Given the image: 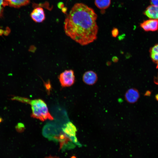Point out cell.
Listing matches in <instances>:
<instances>
[{
	"label": "cell",
	"instance_id": "7402d4cb",
	"mask_svg": "<svg viewBox=\"0 0 158 158\" xmlns=\"http://www.w3.org/2000/svg\"><path fill=\"white\" fill-rule=\"evenodd\" d=\"M155 98L158 101V94H156L155 96Z\"/></svg>",
	"mask_w": 158,
	"mask_h": 158
},
{
	"label": "cell",
	"instance_id": "5b68a950",
	"mask_svg": "<svg viewBox=\"0 0 158 158\" xmlns=\"http://www.w3.org/2000/svg\"><path fill=\"white\" fill-rule=\"evenodd\" d=\"M140 27L146 31H154L158 30V20L150 19L144 21L140 24Z\"/></svg>",
	"mask_w": 158,
	"mask_h": 158
},
{
	"label": "cell",
	"instance_id": "7a4b0ae2",
	"mask_svg": "<svg viewBox=\"0 0 158 158\" xmlns=\"http://www.w3.org/2000/svg\"><path fill=\"white\" fill-rule=\"evenodd\" d=\"M32 110L31 116L44 121L49 119L53 120V117L49 113L46 103L40 99H35L30 101Z\"/></svg>",
	"mask_w": 158,
	"mask_h": 158
},
{
	"label": "cell",
	"instance_id": "ba28073f",
	"mask_svg": "<svg viewBox=\"0 0 158 158\" xmlns=\"http://www.w3.org/2000/svg\"><path fill=\"white\" fill-rule=\"evenodd\" d=\"M63 131L71 138L78 142L75 136L77 129L75 126L71 122H69L66 124L63 129Z\"/></svg>",
	"mask_w": 158,
	"mask_h": 158
},
{
	"label": "cell",
	"instance_id": "4fadbf2b",
	"mask_svg": "<svg viewBox=\"0 0 158 158\" xmlns=\"http://www.w3.org/2000/svg\"><path fill=\"white\" fill-rule=\"evenodd\" d=\"M119 31L116 28H114L111 32L112 36L114 37H116L118 35Z\"/></svg>",
	"mask_w": 158,
	"mask_h": 158
},
{
	"label": "cell",
	"instance_id": "7c38bea8",
	"mask_svg": "<svg viewBox=\"0 0 158 158\" xmlns=\"http://www.w3.org/2000/svg\"><path fill=\"white\" fill-rule=\"evenodd\" d=\"M111 0H95L96 6L101 10L105 9L108 8L111 4Z\"/></svg>",
	"mask_w": 158,
	"mask_h": 158
},
{
	"label": "cell",
	"instance_id": "277c9868",
	"mask_svg": "<svg viewBox=\"0 0 158 158\" xmlns=\"http://www.w3.org/2000/svg\"><path fill=\"white\" fill-rule=\"evenodd\" d=\"M140 97V94L139 91L134 88H131L128 90L124 95L126 101L131 104L137 102Z\"/></svg>",
	"mask_w": 158,
	"mask_h": 158
},
{
	"label": "cell",
	"instance_id": "5bb4252c",
	"mask_svg": "<svg viewBox=\"0 0 158 158\" xmlns=\"http://www.w3.org/2000/svg\"><path fill=\"white\" fill-rule=\"evenodd\" d=\"M150 2L151 5L158 6V0H150Z\"/></svg>",
	"mask_w": 158,
	"mask_h": 158
},
{
	"label": "cell",
	"instance_id": "6da1fadb",
	"mask_svg": "<svg viewBox=\"0 0 158 158\" xmlns=\"http://www.w3.org/2000/svg\"><path fill=\"white\" fill-rule=\"evenodd\" d=\"M97 18V15L92 8L83 3H76L64 21L65 33L80 44L87 45L97 39L98 29Z\"/></svg>",
	"mask_w": 158,
	"mask_h": 158
},
{
	"label": "cell",
	"instance_id": "8992f818",
	"mask_svg": "<svg viewBox=\"0 0 158 158\" xmlns=\"http://www.w3.org/2000/svg\"><path fill=\"white\" fill-rule=\"evenodd\" d=\"M82 79L85 83L88 85H92L95 84L97 81L98 76L95 72L89 71L84 73Z\"/></svg>",
	"mask_w": 158,
	"mask_h": 158
},
{
	"label": "cell",
	"instance_id": "ac0fdd59",
	"mask_svg": "<svg viewBox=\"0 0 158 158\" xmlns=\"http://www.w3.org/2000/svg\"><path fill=\"white\" fill-rule=\"evenodd\" d=\"M151 94V92L149 90L147 91L145 94V96H150Z\"/></svg>",
	"mask_w": 158,
	"mask_h": 158
},
{
	"label": "cell",
	"instance_id": "ffe728a7",
	"mask_svg": "<svg viewBox=\"0 0 158 158\" xmlns=\"http://www.w3.org/2000/svg\"><path fill=\"white\" fill-rule=\"evenodd\" d=\"M3 6H0V16H1L3 12Z\"/></svg>",
	"mask_w": 158,
	"mask_h": 158
},
{
	"label": "cell",
	"instance_id": "30bf717a",
	"mask_svg": "<svg viewBox=\"0 0 158 158\" xmlns=\"http://www.w3.org/2000/svg\"><path fill=\"white\" fill-rule=\"evenodd\" d=\"M8 5L18 8L28 4L30 0H5Z\"/></svg>",
	"mask_w": 158,
	"mask_h": 158
},
{
	"label": "cell",
	"instance_id": "d6986e66",
	"mask_svg": "<svg viewBox=\"0 0 158 158\" xmlns=\"http://www.w3.org/2000/svg\"><path fill=\"white\" fill-rule=\"evenodd\" d=\"M113 61L114 62H116L118 61V59L117 57L114 56V57L112 59Z\"/></svg>",
	"mask_w": 158,
	"mask_h": 158
},
{
	"label": "cell",
	"instance_id": "3957f363",
	"mask_svg": "<svg viewBox=\"0 0 158 158\" xmlns=\"http://www.w3.org/2000/svg\"><path fill=\"white\" fill-rule=\"evenodd\" d=\"M59 79L62 87L71 86L75 82L74 72L72 70H66L60 73L59 76Z\"/></svg>",
	"mask_w": 158,
	"mask_h": 158
},
{
	"label": "cell",
	"instance_id": "e0dca14e",
	"mask_svg": "<svg viewBox=\"0 0 158 158\" xmlns=\"http://www.w3.org/2000/svg\"><path fill=\"white\" fill-rule=\"evenodd\" d=\"M154 82L155 84L158 85V74L157 76L154 78Z\"/></svg>",
	"mask_w": 158,
	"mask_h": 158
},
{
	"label": "cell",
	"instance_id": "8fae6325",
	"mask_svg": "<svg viewBox=\"0 0 158 158\" xmlns=\"http://www.w3.org/2000/svg\"><path fill=\"white\" fill-rule=\"evenodd\" d=\"M150 52L151 58L156 64L157 68H158V44L151 48Z\"/></svg>",
	"mask_w": 158,
	"mask_h": 158
},
{
	"label": "cell",
	"instance_id": "9c48e42d",
	"mask_svg": "<svg viewBox=\"0 0 158 158\" xmlns=\"http://www.w3.org/2000/svg\"><path fill=\"white\" fill-rule=\"evenodd\" d=\"M143 14L150 19L158 20V6L150 5L146 8Z\"/></svg>",
	"mask_w": 158,
	"mask_h": 158
},
{
	"label": "cell",
	"instance_id": "52a82bcc",
	"mask_svg": "<svg viewBox=\"0 0 158 158\" xmlns=\"http://www.w3.org/2000/svg\"><path fill=\"white\" fill-rule=\"evenodd\" d=\"M30 16L34 21L38 23L42 22L45 18L44 10L40 7L34 9L31 13Z\"/></svg>",
	"mask_w": 158,
	"mask_h": 158
},
{
	"label": "cell",
	"instance_id": "44dd1931",
	"mask_svg": "<svg viewBox=\"0 0 158 158\" xmlns=\"http://www.w3.org/2000/svg\"><path fill=\"white\" fill-rule=\"evenodd\" d=\"M66 11H67V8L66 7H63L62 8V11L64 13L66 12Z\"/></svg>",
	"mask_w": 158,
	"mask_h": 158
},
{
	"label": "cell",
	"instance_id": "2e32d148",
	"mask_svg": "<svg viewBox=\"0 0 158 158\" xmlns=\"http://www.w3.org/2000/svg\"><path fill=\"white\" fill-rule=\"evenodd\" d=\"M58 7L59 8H62L64 7L63 3L62 2H60L58 4Z\"/></svg>",
	"mask_w": 158,
	"mask_h": 158
},
{
	"label": "cell",
	"instance_id": "9a60e30c",
	"mask_svg": "<svg viewBox=\"0 0 158 158\" xmlns=\"http://www.w3.org/2000/svg\"><path fill=\"white\" fill-rule=\"evenodd\" d=\"M7 5L5 0H0V6L5 7Z\"/></svg>",
	"mask_w": 158,
	"mask_h": 158
},
{
	"label": "cell",
	"instance_id": "603a6c76",
	"mask_svg": "<svg viewBox=\"0 0 158 158\" xmlns=\"http://www.w3.org/2000/svg\"><path fill=\"white\" fill-rule=\"evenodd\" d=\"M45 158H58L56 157H49Z\"/></svg>",
	"mask_w": 158,
	"mask_h": 158
}]
</instances>
